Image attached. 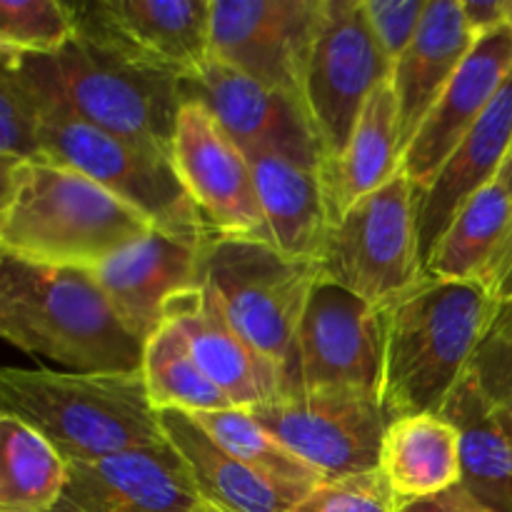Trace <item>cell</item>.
<instances>
[{
  "label": "cell",
  "instance_id": "2",
  "mask_svg": "<svg viewBox=\"0 0 512 512\" xmlns=\"http://www.w3.org/2000/svg\"><path fill=\"white\" fill-rule=\"evenodd\" d=\"M500 303L478 283L425 275L380 310L383 358L378 400L388 423L438 415L498 318Z\"/></svg>",
  "mask_w": 512,
  "mask_h": 512
},
{
  "label": "cell",
  "instance_id": "9",
  "mask_svg": "<svg viewBox=\"0 0 512 512\" xmlns=\"http://www.w3.org/2000/svg\"><path fill=\"white\" fill-rule=\"evenodd\" d=\"M390 75L363 0H325L303 80V108L323 163L343 153L368 98Z\"/></svg>",
  "mask_w": 512,
  "mask_h": 512
},
{
  "label": "cell",
  "instance_id": "13",
  "mask_svg": "<svg viewBox=\"0 0 512 512\" xmlns=\"http://www.w3.org/2000/svg\"><path fill=\"white\" fill-rule=\"evenodd\" d=\"M78 33L145 68L188 78L210 58L213 0L70 3Z\"/></svg>",
  "mask_w": 512,
  "mask_h": 512
},
{
  "label": "cell",
  "instance_id": "19",
  "mask_svg": "<svg viewBox=\"0 0 512 512\" xmlns=\"http://www.w3.org/2000/svg\"><path fill=\"white\" fill-rule=\"evenodd\" d=\"M512 150V73L495 95L483 118L473 125L463 143L425 193L418 195V243L423 265H428L435 245L455 215L470 198L498 180L500 168Z\"/></svg>",
  "mask_w": 512,
  "mask_h": 512
},
{
  "label": "cell",
  "instance_id": "5",
  "mask_svg": "<svg viewBox=\"0 0 512 512\" xmlns=\"http://www.w3.org/2000/svg\"><path fill=\"white\" fill-rule=\"evenodd\" d=\"M0 413L23 420L68 463L165 443L143 370L115 375L3 368Z\"/></svg>",
  "mask_w": 512,
  "mask_h": 512
},
{
  "label": "cell",
  "instance_id": "39",
  "mask_svg": "<svg viewBox=\"0 0 512 512\" xmlns=\"http://www.w3.org/2000/svg\"><path fill=\"white\" fill-rule=\"evenodd\" d=\"M498 183L503 185V190H505V193H508V198H510V203H512V150H510L508 160H505V163H503V168H500Z\"/></svg>",
  "mask_w": 512,
  "mask_h": 512
},
{
  "label": "cell",
  "instance_id": "28",
  "mask_svg": "<svg viewBox=\"0 0 512 512\" xmlns=\"http://www.w3.org/2000/svg\"><path fill=\"white\" fill-rule=\"evenodd\" d=\"M68 460L45 435L0 415V512H50L68 485Z\"/></svg>",
  "mask_w": 512,
  "mask_h": 512
},
{
  "label": "cell",
  "instance_id": "32",
  "mask_svg": "<svg viewBox=\"0 0 512 512\" xmlns=\"http://www.w3.org/2000/svg\"><path fill=\"white\" fill-rule=\"evenodd\" d=\"M0 165L40 160V103L13 63L0 60Z\"/></svg>",
  "mask_w": 512,
  "mask_h": 512
},
{
  "label": "cell",
  "instance_id": "27",
  "mask_svg": "<svg viewBox=\"0 0 512 512\" xmlns=\"http://www.w3.org/2000/svg\"><path fill=\"white\" fill-rule=\"evenodd\" d=\"M512 228V203L495 180L455 215L435 245L425 275L488 288L490 270Z\"/></svg>",
  "mask_w": 512,
  "mask_h": 512
},
{
  "label": "cell",
  "instance_id": "29",
  "mask_svg": "<svg viewBox=\"0 0 512 512\" xmlns=\"http://www.w3.org/2000/svg\"><path fill=\"white\" fill-rule=\"evenodd\" d=\"M200 428L208 433L218 448L233 455L235 460L248 468L258 470L265 478L293 488L298 493H313L320 483H325L308 463L290 453L270 430H265L250 410L225 408L210 410V413L190 415Z\"/></svg>",
  "mask_w": 512,
  "mask_h": 512
},
{
  "label": "cell",
  "instance_id": "12",
  "mask_svg": "<svg viewBox=\"0 0 512 512\" xmlns=\"http://www.w3.org/2000/svg\"><path fill=\"white\" fill-rule=\"evenodd\" d=\"M323 10L325 0H213L210 58L303 105L305 68Z\"/></svg>",
  "mask_w": 512,
  "mask_h": 512
},
{
  "label": "cell",
  "instance_id": "21",
  "mask_svg": "<svg viewBox=\"0 0 512 512\" xmlns=\"http://www.w3.org/2000/svg\"><path fill=\"white\" fill-rule=\"evenodd\" d=\"M460 0H430L418 35L393 65L403 153L475 45Z\"/></svg>",
  "mask_w": 512,
  "mask_h": 512
},
{
  "label": "cell",
  "instance_id": "8",
  "mask_svg": "<svg viewBox=\"0 0 512 512\" xmlns=\"http://www.w3.org/2000/svg\"><path fill=\"white\" fill-rule=\"evenodd\" d=\"M320 273L380 310L425 278L418 243V195L405 173L365 195L330 225Z\"/></svg>",
  "mask_w": 512,
  "mask_h": 512
},
{
  "label": "cell",
  "instance_id": "6",
  "mask_svg": "<svg viewBox=\"0 0 512 512\" xmlns=\"http://www.w3.org/2000/svg\"><path fill=\"white\" fill-rule=\"evenodd\" d=\"M320 263L288 258L255 238L210 235L200 245V285L213 290L225 318L288 388L300 320Z\"/></svg>",
  "mask_w": 512,
  "mask_h": 512
},
{
  "label": "cell",
  "instance_id": "3",
  "mask_svg": "<svg viewBox=\"0 0 512 512\" xmlns=\"http://www.w3.org/2000/svg\"><path fill=\"white\" fill-rule=\"evenodd\" d=\"M0 335L68 373L143 370L145 343L120 320L90 270L48 268L0 253Z\"/></svg>",
  "mask_w": 512,
  "mask_h": 512
},
{
  "label": "cell",
  "instance_id": "24",
  "mask_svg": "<svg viewBox=\"0 0 512 512\" xmlns=\"http://www.w3.org/2000/svg\"><path fill=\"white\" fill-rule=\"evenodd\" d=\"M440 418L458 430L460 485L493 512H512V435L473 368L465 370Z\"/></svg>",
  "mask_w": 512,
  "mask_h": 512
},
{
  "label": "cell",
  "instance_id": "17",
  "mask_svg": "<svg viewBox=\"0 0 512 512\" xmlns=\"http://www.w3.org/2000/svg\"><path fill=\"white\" fill-rule=\"evenodd\" d=\"M510 73L512 25L503 23L475 40L473 50L463 60L455 78L450 80L443 98L435 103L425 123L405 148L403 173L413 183L415 195L425 193L433 185L455 148L490 108Z\"/></svg>",
  "mask_w": 512,
  "mask_h": 512
},
{
  "label": "cell",
  "instance_id": "37",
  "mask_svg": "<svg viewBox=\"0 0 512 512\" xmlns=\"http://www.w3.org/2000/svg\"><path fill=\"white\" fill-rule=\"evenodd\" d=\"M488 290L498 300L500 308L512 310V230L508 238H505L498 258H495L493 270H490Z\"/></svg>",
  "mask_w": 512,
  "mask_h": 512
},
{
  "label": "cell",
  "instance_id": "23",
  "mask_svg": "<svg viewBox=\"0 0 512 512\" xmlns=\"http://www.w3.org/2000/svg\"><path fill=\"white\" fill-rule=\"evenodd\" d=\"M398 173H403V140L398 103L388 80L368 98L343 153L320 165L330 225L338 223L365 195L388 185Z\"/></svg>",
  "mask_w": 512,
  "mask_h": 512
},
{
  "label": "cell",
  "instance_id": "16",
  "mask_svg": "<svg viewBox=\"0 0 512 512\" xmlns=\"http://www.w3.org/2000/svg\"><path fill=\"white\" fill-rule=\"evenodd\" d=\"M208 510L193 473L170 440L153 448L68 465V485L50 512Z\"/></svg>",
  "mask_w": 512,
  "mask_h": 512
},
{
  "label": "cell",
  "instance_id": "18",
  "mask_svg": "<svg viewBox=\"0 0 512 512\" xmlns=\"http://www.w3.org/2000/svg\"><path fill=\"white\" fill-rule=\"evenodd\" d=\"M93 275L130 333L148 343L168 320L170 305L200 288V245L153 230Z\"/></svg>",
  "mask_w": 512,
  "mask_h": 512
},
{
  "label": "cell",
  "instance_id": "14",
  "mask_svg": "<svg viewBox=\"0 0 512 512\" xmlns=\"http://www.w3.org/2000/svg\"><path fill=\"white\" fill-rule=\"evenodd\" d=\"M173 163L213 235L265 243V220L248 155L200 103H185L180 110Z\"/></svg>",
  "mask_w": 512,
  "mask_h": 512
},
{
  "label": "cell",
  "instance_id": "34",
  "mask_svg": "<svg viewBox=\"0 0 512 512\" xmlns=\"http://www.w3.org/2000/svg\"><path fill=\"white\" fill-rule=\"evenodd\" d=\"M428 3L430 0H363L370 30L390 65L398 63L415 40Z\"/></svg>",
  "mask_w": 512,
  "mask_h": 512
},
{
  "label": "cell",
  "instance_id": "36",
  "mask_svg": "<svg viewBox=\"0 0 512 512\" xmlns=\"http://www.w3.org/2000/svg\"><path fill=\"white\" fill-rule=\"evenodd\" d=\"M398 512H493L478 503V500L470 498L465 493L463 485L458 488L448 490V493H440L433 495V498H423V500H415V503L403 505Z\"/></svg>",
  "mask_w": 512,
  "mask_h": 512
},
{
  "label": "cell",
  "instance_id": "15",
  "mask_svg": "<svg viewBox=\"0 0 512 512\" xmlns=\"http://www.w3.org/2000/svg\"><path fill=\"white\" fill-rule=\"evenodd\" d=\"M185 103H200L245 153H275L308 168L323 165L303 105L220 60L208 58L180 80Z\"/></svg>",
  "mask_w": 512,
  "mask_h": 512
},
{
  "label": "cell",
  "instance_id": "38",
  "mask_svg": "<svg viewBox=\"0 0 512 512\" xmlns=\"http://www.w3.org/2000/svg\"><path fill=\"white\" fill-rule=\"evenodd\" d=\"M495 408H498L500 420H503L505 428H508V433L512 435V390L500 400H495Z\"/></svg>",
  "mask_w": 512,
  "mask_h": 512
},
{
  "label": "cell",
  "instance_id": "41",
  "mask_svg": "<svg viewBox=\"0 0 512 512\" xmlns=\"http://www.w3.org/2000/svg\"><path fill=\"white\" fill-rule=\"evenodd\" d=\"M200 512H215L213 508H208V510H200Z\"/></svg>",
  "mask_w": 512,
  "mask_h": 512
},
{
  "label": "cell",
  "instance_id": "11",
  "mask_svg": "<svg viewBox=\"0 0 512 512\" xmlns=\"http://www.w3.org/2000/svg\"><path fill=\"white\" fill-rule=\"evenodd\" d=\"M250 413L323 480L378 470L388 418L375 395L293 393L255 405Z\"/></svg>",
  "mask_w": 512,
  "mask_h": 512
},
{
  "label": "cell",
  "instance_id": "26",
  "mask_svg": "<svg viewBox=\"0 0 512 512\" xmlns=\"http://www.w3.org/2000/svg\"><path fill=\"white\" fill-rule=\"evenodd\" d=\"M378 470L403 505L458 488V430L440 415H405L388 423Z\"/></svg>",
  "mask_w": 512,
  "mask_h": 512
},
{
  "label": "cell",
  "instance_id": "22",
  "mask_svg": "<svg viewBox=\"0 0 512 512\" xmlns=\"http://www.w3.org/2000/svg\"><path fill=\"white\" fill-rule=\"evenodd\" d=\"M265 220V243L288 258L320 263L330 230L320 168L275 153H245Z\"/></svg>",
  "mask_w": 512,
  "mask_h": 512
},
{
  "label": "cell",
  "instance_id": "4",
  "mask_svg": "<svg viewBox=\"0 0 512 512\" xmlns=\"http://www.w3.org/2000/svg\"><path fill=\"white\" fill-rule=\"evenodd\" d=\"M0 58L13 63L40 105L173 158L175 130L185 105L175 75L133 63L83 33H75L58 53H0Z\"/></svg>",
  "mask_w": 512,
  "mask_h": 512
},
{
  "label": "cell",
  "instance_id": "25",
  "mask_svg": "<svg viewBox=\"0 0 512 512\" xmlns=\"http://www.w3.org/2000/svg\"><path fill=\"white\" fill-rule=\"evenodd\" d=\"M160 423L188 463L200 498L215 512H290L305 498L218 448L188 413L160 410Z\"/></svg>",
  "mask_w": 512,
  "mask_h": 512
},
{
  "label": "cell",
  "instance_id": "35",
  "mask_svg": "<svg viewBox=\"0 0 512 512\" xmlns=\"http://www.w3.org/2000/svg\"><path fill=\"white\" fill-rule=\"evenodd\" d=\"M475 38L508 23V0H460Z\"/></svg>",
  "mask_w": 512,
  "mask_h": 512
},
{
  "label": "cell",
  "instance_id": "33",
  "mask_svg": "<svg viewBox=\"0 0 512 512\" xmlns=\"http://www.w3.org/2000/svg\"><path fill=\"white\" fill-rule=\"evenodd\" d=\"M403 508L380 470L325 480L290 512H398Z\"/></svg>",
  "mask_w": 512,
  "mask_h": 512
},
{
  "label": "cell",
  "instance_id": "30",
  "mask_svg": "<svg viewBox=\"0 0 512 512\" xmlns=\"http://www.w3.org/2000/svg\"><path fill=\"white\" fill-rule=\"evenodd\" d=\"M143 378L158 410L195 415L233 408L223 390L195 363L188 340L173 323H165L145 343Z\"/></svg>",
  "mask_w": 512,
  "mask_h": 512
},
{
  "label": "cell",
  "instance_id": "40",
  "mask_svg": "<svg viewBox=\"0 0 512 512\" xmlns=\"http://www.w3.org/2000/svg\"><path fill=\"white\" fill-rule=\"evenodd\" d=\"M508 23L512 25V0H508Z\"/></svg>",
  "mask_w": 512,
  "mask_h": 512
},
{
  "label": "cell",
  "instance_id": "7",
  "mask_svg": "<svg viewBox=\"0 0 512 512\" xmlns=\"http://www.w3.org/2000/svg\"><path fill=\"white\" fill-rule=\"evenodd\" d=\"M40 113L43 158L58 160L93 178L140 210L160 233L190 245H203L213 235L168 153L105 133L58 108L40 105Z\"/></svg>",
  "mask_w": 512,
  "mask_h": 512
},
{
  "label": "cell",
  "instance_id": "31",
  "mask_svg": "<svg viewBox=\"0 0 512 512\" xmlns=\"http://www.w3.org/2000/svg\"><path fill=\"white\" fill-rule=\"evenodd\" d=\"M78 33L73 5L60 0H0V53L50 55Z\"/></svg>",
  "mask_w": 512,
  "mask_h": 512
},
{
  "label": "cell",
  "instance_id": "1",
  "mask_svg": "<svg viewBox=\"0 0 512 512\" xmlns=\"http://www.w3.org/2000/svg\"><path fill=\"white\" fill-rule=\"evenodd\" d=\"M153 230L140 210L70 165L50 158L0 165L3 255L93 273Z\"/></svg>",
  "mask_w": 512,
  "mask_h": 512
},
{
  "label": "cell",
  "instance_id": "20",
  "mask_svg": "<svg viewBox=\"0 0 512 512\" xmlns=\"http://www.w3.org/2000/svg\"><path fill=\"white\" fill-rule=\"evenodd\" d=\"M165 323H173L185 335L195 363L223 390L233 408L250 410L283 395L278 370L245 343L205 285L175 300Z\"/></svg>",
  "mask_w": 512,
  "mask_h": 512
},
{
  "label": "cell",
  "instance_id": "10",
  "mask_svg": "<svg viewBox=\"0 0 512 512\" xmlns=\"http://www.w3.org/2000/svg\"><path fill=\"white\" fill-rule=\"evenodd\" d=\"M380 358V308L320 275L300 320L293 370L283 395L343 390L378 398Z\"/></svg>",
  "mask_w": 512,
  "mask_h": 512
}]
</instances>
